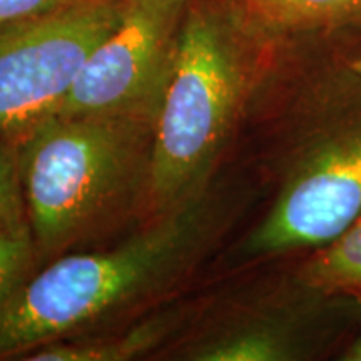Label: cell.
I'll return each mask as SVG.
<instances>
[{"label":"cell","mask_w":361,"mask_h":361,"mask_svg":"<svg viewBox=\"0 0 361 361\" xmlns=\"http://www.w3.org/2000/svg\"><path fill=\"white\" fill-rule=\"evenodd\" d=\"M256 20L276 29L336 25L361 17V0H241Z\"/></svg>","instance_id":"cell-7"},{"label":"cell","mask_w":361,"mask_h":361,"mask_svg":"<svg viewBox=\"0 0 361 361\" xmlns=\"http://www.w3.org/2000/svg\"><path fill=\"white\" fill-rule=\"evenodd\" d=\"M35 243L24 206L0 224V314L29 278Z\"/></svg>","instance_id":"cell-10"},{"label":"cell","mask_w":361,"mask_h":361,"mask_svg":"<svg viewBox=\"0 0 361 361\" xmlns=\"http://www.w3.org/2000/svg\"><path fill=\"white\" fill-rule=\"evenodd\" d=\"M239 90L236 51L223 22L188 7L149 157V188L159 204L191 200L228 134Z\"/></svg>","instance_id":"cell-3"},{"label":"cell","mask_w":361,"mask_h":361,"mask_svg":"<svg viewBox=\"0 0 361 361\" xmlns=\"http://www.w3.org/2000/svg\"><path fill=\"white\" fill-rule=\"evenodd\" d=\"M128 0H74L0 29V139L16 141L54 116Z\"/></svg>","instance_id":"cell-4"},{"label":"cell","mask_w":361,"mask_h":361,"mask_svg":"<svg viewBox=\"0 0 361 361\" xmlns=\"http://www.w3.org/2000/svg\"><path fill=\"white\" fill-rule=\"evenodd\" d=\"M194 197L116 250L71 255L27 278L0 314V358L34 351L157 286L196 241Z\"/></svg>","instance_id":"cell-1"},{"label":"cell","mask_w":361,"mask_h":361,"mask_svg":"<svg viewBox=\"0 0 361 361\" xmlns=\"http://www.w3.org/2000/svg\"><path fill=\"white\" fill-rule=\"evenodd\" d=\"M361 216V130L328 144L298 171L247 251L274 255L328 245Z\"/></svg>","instance_id":"cell-6"},{"label":"cell","mask_w":361,"mask_h":361,"mask_svg":"<svg viewBox=\"0 0 361 361\" xmlns=\"http://www.w3.org/2000/svg\"><path fill=\"white\" fill-rule=\"evenodd\" d=\"M168 323L164 319H152L142 326L133 329L128 335L104 341L78 343V345H51L40 346L32 351L27 360L34 361H121L144 353L161 340Z\"/></svg>","instance_id":"cell-9"},{"label":"cell","mask_w":361,"mask_h":361,"mask_svg":"<svg viewBox=\"0 0 361 361\" xmlns=\"http://www.w3.org/2000/svg\"><path fill=\"white\" fill-rule=\"evenodd\" d=\"M146 124L54 114L20 139V189L37 250L66 245L116 200L133 174Z\"/></svg>","instance_id":"cell-2"},{"label":"cell","mask_w":361,"mask_h":361,"mask_svg":"<svg viewBox=\"0 0 361 361\" xmlns=\"http://www.w3.org/2000/svg\"><path fill=\"white\" fill-rule=\"evenodd\" d=\"M186 11L188 0H128L121 24L94 49L56 114L154 123Z\"/></svg>","instance_id":"cell-5"},{"label":"cell","mask_w":361,"mask_h":361,"mask_svg":"<svg viewBox=\"0 0 361 361\" xmlns=\"http://www.w3.org/2000/svg\"><path fill=\"white\" fill-rule=\"evenodd\" d=\"M345 360L361 361V338H358V340L353 343V346H351V348L346 351Z\"/></svg>","instance_id":"cell-14"},{"label":"cell","mask_w":361,"mask_h":361,"mask_svg":"<svg viewBox=\"0 0 361 361\" xmlns=\"http://www.w3.org/2000/svg\"><path fill=\"white\" fill-rule=\"evenodd\" d=\"M71 2L74 0H0V29L52 12Z\"/></svg>","instance_id":"cell-13"},{"label":"cell","mask_w":361,"mask_h":361,"mask_svg":"<svg viewBox=\"0 0 361 361\" xmlns=\"http://www.w3.org/2000/svg\"><path fill=\"white\" fill-rule=\"evenodd\" d=\"M20 194L19 149L16 142L0 139V224L24 206Z\"/></svg>","instance_id":"cell-12"},{"label":"cell","mask_w":361,"mask_h":361,"mask_svg":"<svg viewBox=\"0 0 361 361\" xmlns=\"http://www.w3.org/2000/svg\"><path fill=\"white\" fill-rule=\"evenodd\" d=\"M303 276L316 290L361 300V216L306 264Z\"/></svg>","instance_id":"cell-8"},{"label":"cell","mask_w":361,"mask_h":361,"mask_svg":"<svg viewBox=\"0 0 361 361\" xmlns=\"http://www.w3.org/2000/svg\"><path fill=\"white\" fill-rule=\"evenodd\" d=\"M288 355L284 341L268 329H250L211 343L194 355L202 361H274Z\"/></svg>","instance_id":"cell-11"}]
</instances>
